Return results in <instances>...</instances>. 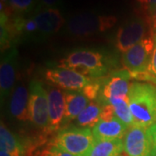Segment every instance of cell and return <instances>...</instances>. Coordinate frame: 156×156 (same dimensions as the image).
Segmentation results:
<instances>
[{"label":"cell","mask_w":156,"mask_h":156,"mask_svg":"<svg viewBox=\"0 0 156 156\" xmlns=\"http://www.w3.org/2000/svg\"><path fill=\"white\" fill-rule=\"evenodd\" d=\"M128 106L134 125L151 128L156 123V87L147 83L134 82L130 84Z\"/></svg>","instance_id":"cell-1"},{"label":"cell","mask_w":156,"mask_h":156,"mask_svg":"<svg viewBox=\"0 0 156 156\" xmlns=\"http://www.w3.org/2000/svg\"><path fill=\"white\" fill-rule=\"evenodd\" d=\"M106 56L100 51L78 50L59 61L58 67L76 70L91 79L102 77L108 70Z\"/></svg>","instance_id":"cell-2"},{"label":"cell","mask_w":156,"mask_h":156,"mask_svg":"<svg viewBox=\"0 0 156 156\" xmlns=\"http://www.w3.org/2000/svg\"><path fill=\"white\" fill-rule=\"evenodd\" d=\"M116 22V17L113 15H101L85 11L70 17L68 20L66 28L71 36L87 37L106 31L111 29Z\"/></svg>","instance_id":"cell-3"},{"label":"cell","mask_w":156,"mask_h":156,"mask_svg":"<svg viewBox=\"0 0 156 156\" xmlns=\"http://www.w3.org/2000/svg\"><path fill=\"white\" fill-rule=\"evenodd\" d=\"M95 137L90 128H64L56 134L50 144L75 156H86L95 142Z\"/></svg>","instance_id":"cell-4"},{"label":"cell","mask_w":156,"mask_h":156,"mask_svg":"<svg viewBox=\"0 0 156 156\" xmlns=\"http://www.w3.org/2000/svg\"><path fill=\"white\" fill-rule=\"evenodd\" d=\"M154 49V38L151 35L123 53L122 64L129 71L131 77L144 81Z\"/></svg>","instance_id":"cell-5"},{"label":"cell","mask_w":156,"mask_h":156,"mask_svg":"<svg viewBox=\"0 0 156 156\" xmlns=\"http://www.w3.org/2000/svg\"><path fill=\"white\" fill-rule=\"evenodd\" d=\"M29 118L37 128L46 131L49 122L48 93L39 81H32L30 84Z\"/></svg>","instance_id":"cell-6"},{"label":"cell","mask_w":156,"mask_h":156,"mask_svg":"<svg viewBox=\"0 0 156 156\" xmlns=\"http://www.w3.org/2000/svg\"><path fill=\"white\" fill-rule=\"evenodd\" d=\"M130 78L132 77L128 69H120L110 73L102 81L97 101L104 106L112 100L128 99Z\"/></svg>","instance_id":"cell-7"},{"label":"cell","mask_w":156,"mask_h":156,"mask_svg":"<svg viewBox=\"0 0 156 156\" xmlns=\"http://www.w3.org/2000/svg\"><path fill=\"white\" fill-rule=\"evenodd\" d=\"M123 152L128 156H151L153 141L149 128L132 126L123 137Z\"/></svg>","instance_id":"cell-8"},{"label":"cell","mask_w":156,"mask_h":156,"mask_svg":"<svg viewBox=\"0 0 156 156\" xmlns=\"http://www.w3.org/2000/svg\"><path fill=\"white\" fill-rule=\"evenodd\" d=\"M45 78L66 91H82L93 80L76 70L60 67L48 69L45 73Z\"/></svg>","instance_id":"cell-9"},{"label":"cell","mask_w":156,"mask_h":156,"mask_svg":"<svg viewBox=\"0 0 156 156\" xmlns=\"http://www.w3.org/2000/svg\"><path fill=\"white\" fill-rule=\"evenodd\" d=\"M146 33L147 23L140 17H134L124 23L117 30L115 37L117 50L125 53L146 37Z\"/></svg>","instance_id":"cell-10"},{"label":"cell","mask_w":156,"mask_h":156,"mask_svg":"<svg viewBox=\"0 0 156 156\" xmlns=\"http://www.w3.org/2000/svg\"><path fill=\"white\" fill-rule=\"evenodd\" d=\"M48 93L49 122L46 133H53L62 127L65 113V96L59 88L50 87Z\"/></svg>","instance_id":"cell-11"},{"label":"cell","mask_w":156,"mask_h":156,"mask_svg":"<svg viewBox=\"0 0 156 156\" xmlns=\"http://www.w3.org/2000/svg\"><path fill=\"white\" fill-rule=\"evenodd\" d=\"M32 17L37 25L39 37L44 38L56 34L65 23L61 11L56 8H47L35 11Z\"/></svg>","instance_id":"cell-12"},{"label":"cell","mask_w":156,"mask_h":156,"mask_svg":"<svg viewBox=\"0 0 156 156\" xmlns=\"http://www.w3.org/2000/svg\"><path fill=\"white\" fill-rule=\"evenodd\" d=\"M17 50L10 49L1 58L0 64V94L3 101L10 95L16 80Z\"/></svg>","instance_id":"cell-13"},{"label":"cell","mask_w":156,"mask_h":156,"mask_svg":"<svg viewBox=\"0 0 156 156\" xmlns=\"http://www.w3.org/2000/svg\"><path fill=\"white\" fill-rule=\"evenodd\" d=\"M128 127L115 115L109 118H101L92 129L95 140L123 139Z\"/></svg>","instance_id":"cell-14"},{"label":"cell","mask_w":156,"mask_h":156,"mask_svg":"<svg viewBox=\"0 0 156 156\" xmlns=\"http://www.w3.org/2000/svg\"><path fill=\"white\" fill-rule=\"evenodd\" d=\"M65 113L62 127H64L74 120L82 113L91 101L87 98L81 91H65Z\"/></svg>","instance_id":"cell-15"},{"label":"cell","mask_w":156,"mask_h":156,"mask_svg":"<svg viewBox=\"0 0 156 156\" xmlns=\"http://www.w3.org/2000/svg\"><path fill=\"white\" fill-rule=\"evenodd\" d=\"M11 116L20 122L30 121L29 118V90L23 85H19L12 91L10 101Z\"/></svg>","instance_id":"cell-16"},{"label":"cell","mask_w":156,"mask_h":156,"mask_svg":"<svg viewBox=\"0 0 156 156\" xmlns=\"http://www.w3.org/2000/svg\"><path fill=\"white\" fill-rule=\"evenodd\" d=\"M123 152L122 139L95 140L86 156H120Z\"/></svg>","instance_id":"cell-17"},{"label":"cell","mask_w":156,"mask_h":156,"mask_svg":"<svg viewBox=\"0 0 156 156\" xmlns=\"http://www.w3.org/2000/svg\"><path fill=\"white\" fill-rule=\"evenodd\" d=\"M0 149L11 156H24L25 148L22 142L6 128L3 122L0 127Z\"/></svg>","instance_id":"cell-18"},{"label":"cell","mask_w":156,"mask_h":156,"mask_svg":"<svg viewBox=\"0 0 156 156\" xmlns=\"http://www.w3.org/2000/svg\"><path fill=\"white\" fill-rule=\"evenodd\" d=\"M103 105L98 101H91L75 120L79 128H94L101 120Z\"/></svg>","instance_id":"cell-19"},{"label":"cell","mask_w":156,"mask_h":156,"mask_svg":"<svg viewBox=\"0 0 156 156\" xmlns=\"http://www.w3.org/2000/svg\"><path fill=\"white\" fill-rule=\"evenodd\" d=\"M108 104L113 107L115 116L122 122L124 123L128 127V128L134 126V120H133L132 114H131L130 109H129L128 99L112 100ZM108 104H106V105H108Z\"/></svg>","instance_id":"cell-20"},{"label":"cell","mask_w":156,"mask_h":156,"mask_svg":"<svg viewBox=\"0 0 156 156\" xmlns=\"http://www.w3.org/2000/svg\"><path fill=\"white\" fill-rule=\"evenodd\" d=\"M5 3L10 12L21 16L36 10L37 0H6Z\"/></svg>","instance_id":"cell-21"},{"label":"cell","mask_w":156,"mask_h":156,"mask_svg":"<svg viewBox=\"0 0 156 156\" xmlns=\"http://www.w3.org/2000/svg\"><path fill=\"white\" fill-rule=\"evenodd\" d=\"M102 86V81L99 79H93L92 82L87 85L81 92L90 101H96L99 97Z\"/></svg>","instance_id":"cell-22"},{"label":"cell","mask_w":156,"mask_h":156,"mask_svg":"<svg viewBox=\"0 0 156 156\" xmlns=\"http://www.w3.org/2000/svg\"><path fill=\"white\" fill-rule=\"evenodd\" d=\"M152 36L154 38V49L151 56V60L147 68V70L145 74L144 81L151 82L153 83L156 84V34H153Z\"/></svg>","instance_id":"cell-23"},{"label":"cell","mask_w":156,"mask_h":156,"mask_svg":"<svg viewBox=\"0 0 156 156\" xmlns=\"http://www.w3.org/2000/svg\"><path fill=\"white\" fill-rule=\"evenodd\" d=\"M38 156H75L70 154L69 153L62 150L55 146L49 144L39 152Z\"/></svg>","instance_id":"cell-24"},{"label":"cell","mask_w":156,"mask_h":156,"mask_svg":"<svg viewBox=\"0 0 156 156\" xmlns=\"http://www.w3.org/2000/svg\"><path fill=\"white\" fill-rule=\"evenodd\" d=\"M61 0H37V4L35 11H40L47 8H54Z\"/></svg>","instance_id":"cell-25"},{"label":"cell","mask_w":156,"mask_h":156,"mask_svg":"<svg viewBox=\"0 0 156 156\" xmlns=\"http://www.w3.org/2000/svg\"><path fill=\"white\" fill-rule=\"evenodd\" d=\"M137 2L147 11L148 15H150L156 7V0H137Z\"/></svg>","instance_id":"cell-26"},{"label":"cell","mask_w":156,"mask_h":156,"mask_svg":"<svg viewBox=\"0 0 156 156\" xmlns=\"http://www.w3.org/2000/svg\"><path fill=\"white\" fill-rule=\"evenodd\" d=\"M149 23L151 26V30H152V35L156 34V7L153 12L149 15Z\"/></svg>","instance_id":"cell-27"},{"label":"cell","mask_w":156,"mask_h":156,"mask_svg":"<svg viewBox=\"0 0 156 156\" xmlns=\"http://www.w3.org/2000/svg\"><path fill=\"white\" fill-rule=\"evenodd\" d=\"M150 130L151 138H152V141H153V145L154 147H156V123L154 124L151 128H149Z\"/></svg>","instance_id":"cell-28"},{"label":"cell","mask_w":156,"mask_h":156,"mask_svg":"<svg viewBox=\"0 0 156 156\" xmlns=\"http://www.w3.org/2000/svg\"><path fill=\"white\" fill-rule=\"evenodd\" d=\"M0 156H11V154H9L7 152H5V151L4 150H1L0 149Z\"/></svg>","instance_id":"cell-29"},{"label":"cell","mask_w":156,"mask_h":156,"mask_svg":"<svg viewBox=\"0 0 156 156\" xmlns=\"http://www.w3.org/2000/svg\"><path fill=\"white\" fill-rule=\"evenodd\" d=\"M151 156H156V147H153V151H152V155Z\"/></svg>","instance_id":"cell-30"}]
</instances>
